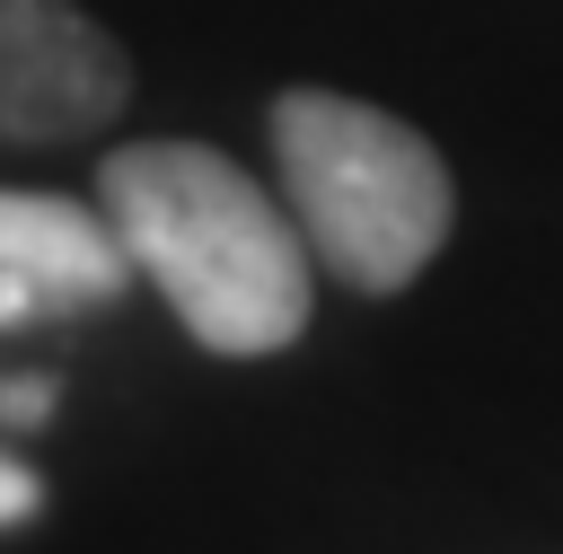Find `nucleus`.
Here are the masks:
<instances>
[{
    "label": "nucleus",
    "mask_w": 563,
    "mask_h": 554,
    "mask_svg": "<svg viewBox=\"0 0 563 554\" xmlns=\"http://www.w3.org/2000/svg\"><path fill=\"white\" fill-rule=\"evenodd\" d=\"M97 202L141 281L220 361H264L308 334L317 281L299 220L211 141H132L97 167Z\"/></svg>",
    "instance_id": "1"
},
{
    "label": "nucleus",
    "mask_w": 563,
    "mask_h": 554,
    "mask_svg": "<svg viewBox=\"0 0 563 554\" xmlns=\"http://www.w3.org/2000/svg\"><path fill=\"white\" fill-rule=\"evenodd\" d=\"M273 158H282L299 237L352 290L387 299L449 246L457 185H449V158L405 114L334 97V88H282L273 97Z\"/></svg>",
    "instance_id": "2"
},
{
    "label": "nucleus",
    "mask_w": 563,
    "mask_h": 554,
    "mask_svg": "<svg viewBox=\"0 0 563 554\" xmlns=\"http://www.w3.org/2000/svg\"><path fill=\"white\" fill-rule=\"evenodd\" d=\"M123 97L132 62L79 0H0V141L106 132Z\"/></svg>",
    "instance_id": "3"
},
{
    "label": "nucleus",
    "mask_w": 563,
    "mask_h": 554,
    "mask_svg": "<svg viewBox=\"0 0 563 554\" xmlns=\"http://www.w3.org/2000/svg\"><path fill=\"white\" fill-rule=\"evenodd\" d=\"M0 273L35 281L44 317L62 308H106L132 281V255L106 220V202H70V193H0Z\"/></svg>",
    "instance_id": "4"
},
{
    "label": "nucleus",
    "mask_w": 563,
    "mask_h": 554,
    "mask_svg": "<svg viewBox=\"0 0 563 554\" xmlns=\"http://www.w3.org/2000/svg\"><path fill=\"white\" fill-rule=\"evenodd\" d=\"M44 510V484H35V466H18L9 448H0V528H26Z\"/></svg>",
    "instance_id": "5"
},
{
    "label": "nucleus",
    "mask_w": 563,
    "mask_h": 554,
    "mask_svg": "<svg viewBox=\"0 0 563 554\" xmlns=\"http://www.w3.org/2000/svg\"><path fill=\"white\" fill-rule=\"evenodd\" d=\"M44 413H53V378H0V422L35 431Z\"/></svg>",
    "instance_id": "6"
},
{
    "label": "nucleus",
    "mask_w": 563,
    "mask_h": 554,
    "mask_svg": "<svg viewBox=\"0 0 563 554\" xmlns=\"http://www.w3.org/2000/svg\"><path fill=\"white\" fill-rule=\"evenodd\" d=\"M26 317H44V299H35V281H18V273H0V334H9V325H26Z\"/></svg>",
    "instance_id": "7"
}]
</instances>
